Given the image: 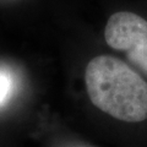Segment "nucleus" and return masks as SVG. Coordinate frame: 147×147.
I'll use <instances>...</instances> for the list:
<instances>
[{
    "label": "nucleus",
    "mask_w": 147,
    "mask_h": 147,
    "mask_svg": "<svg viewBox=\"0 0 147 147\" xmlns=\"http://www.w3.org/2000/svg\"><path fill=\"white\" fill-rule=\"evenodd\" d=\"M87 93L98 109L119 121L141 125L147 123V79L112 55H98L85 71Z\"/></svg>",
    "instance_id": "1"
},
{
    "label": "nucleus",
    "mask_w": 147,
    "mask_h": 147,
    "mask_svg": "<svg viewBox=\"0 0 147 147\" xmlns=\"http://www.w3.org/2000/svg\"><path fill=\"white\" fill-rule=\"evenodd\" d=\"M105 42L125 54L129 64L147 79V16L134 10H120L108 18Z\"/></svg>",
    "instance_id": "2"
},
{
    "label": "nucleus",
    "mask_w": 147,
    "mask_h": 147,
    "mask_svg": "<svg viewBox=\"0 0 147 147\" xmlns=\"http://www.w3.org/2000/svg\"><path fill=\"white\" fill-rule=\"evenodd\" d=\"M16 81L13 74L5 67H0V107L5 105L15 92Z\"/></svg>",
    "instance_id": "3"
},
{
    "label": "nucleus",
    "mask_w": 147,
    "mask_h": 147,
    "mask_svg": "<svg viewBox=\"0 0 147 147\" xmlns=\"http://www.w3.org/2000/svg\"><path fill=\"white\" fill-rule=\"evenodd\" d=\"M67 147H88V146H85V145H71V146H67Z\"/></svg>",
    "instance_id": "4"
}]
</instances>
